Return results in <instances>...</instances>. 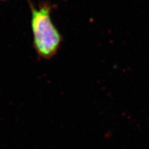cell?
I'll return each instance as SVG.
<instances>
[{
	"label": "cell",
	"mask_w": 149,
	"mask_h": 149,
	"mask_svg": "<svg viewBox=\"0 0 149 149\" xmlns=\"http://www.w3.org/2000/svg\"><path fill=\"white\" fill-rule=\"evenodd\" d=\"M31 13V26L33 37V48L37 55L51 59L58 52L63 37L51 18L53 6L48 2H41L36 7L28 0Z\"/></svg>",
	"instance_id": "cell-1"
},
{
	"label": "cell",
	"mask_w": 149,
	"mask_h": 149,
	"mask_svg": "<svg viewBox=\"0 0 149 149\" xmlns=\"http://www.w3.org/2000/svg\"><path fill=\"white\" fill-rule=\"evenodd\" d=\"M6 1V0H0V1Z\"/></svg>",
	"instance_id": "cell-2"
}]
</instances>
